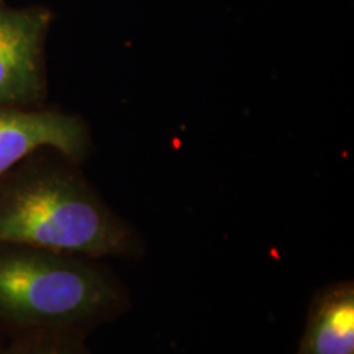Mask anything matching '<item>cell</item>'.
<instances>
[{
  "label": "cell",
  "instance_id": "7",
  "mask_svg": "<svg viewBox=\"0 0 354 354\" xmlns=\"http://www.w3.org/2000/svg\"><path fill=\"white\" fill-rule=\"evenodd\" d=\"M0 349H2V346H0Z\"/></svg>",
  "mask_w": 354,
  "mask_h": 354
},
{
  "label": "cell",
  "instance_id": "2",
  "mask_svg": "<svg viewBox=\"0 0 354 354\" xmlns=\"http://www.w3.org/2000/svg\"><path fill=\"white\" fill-rule=\"evenodd\" d=\"M131 295L102 259L25 245H0V326L88 333L125 315Z\"/></svg>",
  "mask_w": 354,
  "mask_h": 354
},
{
  "label": "cell",
  "instance_id": "3",
  "mask_svg": "<svg viewBox=\"0 0 354 354\" xmlns=\"http://www.w3.org/2000/svg\"><path fill=\"white\" fill-rule=\"evenodd\" d=\"M51 12L0 3V107H33L46 97L44 39Z\"/></svg>",
  "mask_w": 354,
  "mask_h": 354
},
{
  "label": "cell",
  "instance_id": "6",
  "mask_svg": "<svg viewBox=\"0 0 354 354\" xmlns=\"http://www.w3.org/2000/svg\"><path fill=\"white\" fill-rule=\"evenodd\" d=\"M87 333L76 330H30L13 335L0 354H92Z\"/></svg>",
  "mask_w": 354,
  "mask_h": 354
},
{
  "label": "cell",
  "instance_id": "1",
  "mask_svg": "<svg viewBox=\"0 0 354 354\" xmlns=\"http://www.w3.org/2000/svg\"><path fill=\"white\" fill-rule=\"evenodd\" d=\"M28 156L0 176V245H25L95 259H138L146 243L84 174L55 151Z\"/></svg>",
  "mask_w": 354,
  "mask_h": 354
},
{
  "label": "cell",
  "instance_id": "4",
  "mask_svg": "<svg viewBox=\"0 0 354 354\" xmlns=\"http://www.w3.org/2000/svg\"><path fill=\"white\" fill-rule=\"evenodd\" d=\"M41 149H55L82 165L92 151L88 123L63 110L0 107V176Z\"/></svg>",
  "mask_w": 354,
  "mask_h": 354
},
{
  "label": "cell",
  "instance_id": "5",
  "mask_svg": "<svg viewBox=\"0 0 354 354\" xmlns=\"http://www.w3.org/2000/svg\"><path fill=\"white\" fill-rule=\"evenodd\" d=\"M295 354H354V282L323 286L310 300Z\"/></svg>",
  "mask_w": 354,
  "mask_h": 354
}]
</instances>
